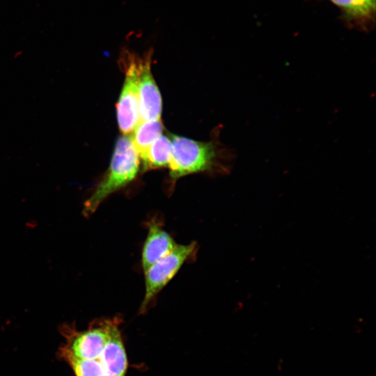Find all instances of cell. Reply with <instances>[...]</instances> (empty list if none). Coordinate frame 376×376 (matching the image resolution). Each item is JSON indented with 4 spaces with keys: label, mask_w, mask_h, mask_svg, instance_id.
<instances>
[{
    "label": "cell",
    "mask_w": 376,
    "mask_h": 376,
    "mask_svg": "<svg viewBox=\"0 0 376 376\" xmlns=\"http://www.w3.org/2000/svg\"><path fill=\"white\" fill-rule=\"evenodd\" d=\"M177 244L158 221L152 219L148 222V234L141 254L143 272L172 251Z\"/></svg>",
    "instance_id": "52a82bcc"
},
{
    "label": "cell",
    "mask_w": 376,
    "mask_h": 376,
    "mask_svg": "<svg viewBox=\"0 0 376 376\" xmlns=\"http://www.w3.org/2000/svg\"><path fill=\"white\" fill-rule=\"evenodd\" d=\"M373 1H375V0H373Z\"/></svg>",
    "instance_id": "8fae6325"
},
{
    "label": "cell",
    "mask_w": 376,
    "mask_h": 376,
    "mask_svg": "<svg viewBox=\"0 0 376 376\" xmlns=\"http://www.w3.org/2000/svg\"><path fill=\"white\" fill-rule=\"evenodd\" d=\"M196 249L194 242L177 244L172 251L144 272L145 295L139 308L140 313H144L152 299L174 277Z\"/></svg>",
    "instance_id": "5b68a950"
},
{
    "label": "cell",
    "mask_w": 376,
    "mask_h": 376,
    "mask_svg": "<svg viewBox=\"0 0 376 376\" xmlns=\"http://www.w3.org/2000/svg\"><path fill=\"white\" fill-rule=\"evenodd\" d=\"M169 138L171 157L169 167L172 179L199 172L228 170L231 153L214 141L202 142L171 134Z\"/></svg>",
    "instance_id": "7a4b0ae2"
},
{
    "label": "cell",
    "mask_w": 376,
    "mask_h": 376,
    "mask_svg": "<svg viewBox=\"0 0 376 376\" xmlns=\"http://www.w3.org/2000/svg\"><path fill=\"white\" fill-rule=\"evenodd\" d=\"M152 52L140 58L139 72V122L160 119L162 101L157 85L151 72Z\"/></svg>",
    "instance_id": "8992f818"
},
{
    "label": "cell",
    "mask_w": 376,
    "mask_h": 376,
    "mask_svg": "<svg viewBox=\"0 0 376 376\" xmlns=\"http://www.w3.org/2000/svg\"><path fill=\"white\" fill-rule=\"evenodd\" d=\"M171 157L169 136L162 134L150 146L143 162V171L169 167Z\"/></svg>",
    "instance_id": "9c48e42d"
},
{
    "label": "cell",
    "mask_w": 376,
    "mask_h": 376,
    "mask_svg": "<svg viewBox=\"0 0 376 376\" xmlns=\"http://www.w3.org/2000/svg\"><path fill=\"white\" fill-rule=\"evenodd\" d=\"M342 10L345 15L357 23L364 24L371 20L375 14L373 0H329Z\"/></svg>",
    "instance_id": "30bf717a"
},
{
    "label": "cell",
    "mask_w": 376,
    "mask_h": 376,
    "mask_svg": "<svg viewBox=\"0 0 376 376\" xmlns=\"http://www.w3.org/2000/svg\"><path fill=\"white\" fill-rule=\"evenodd\" d=\"M164 126L160 119L152 121H141L130 136L139 159L143 161L152 143L160 136Z\"/></svg>",
    "instance_id": "ba28073f"
},
{
    "label": "cell",
    "mask_w": 376,
    "mask_h": 376,
    "mask_svg": "<svg viewBox=\"0 0 376 376\" xmlns=\"http://www.w3.org/2000/svg\"><path fill=\"white\" fill-rule=\"evenodd\" d=\"M120 61L125 77L116 104V116L120 132L123 134H129L139 123L138 84L140 58L125 50Z\"/></svg>",
    "instance_id": "277c9868"
},
{
    "label": "cell",
    "mask_w": 376,
    "mask_h": 376,
    "mask_svg": "<svg viewBox=\"0 0 376 376\" xmlns=\"http://www.w3.org/2000/svg\"><path fill=\"white\" fill-rule=\"evenodd\" d=\"M117 317L91 322L86 329L65 324L60 327L64 342L58 355L75 376H125L128 360Z\"/></svg>",
    "instance_id": "6da1fadb"
},
{
    "label": "cell",
    "mask_w": 376,
    "mask_h": 376,
    "mask_svg": "<svg viewBox=\"0 0 376 376\" xmlns=\"http://www.w3.org/2000/svg\"><path fill=\"white\" fill-rule=\"evenodd\" d=\"M140 159L128 134L119 136L115 144L109 169L91 195L84 203L82 214H93L111 194L133 181L139 171Z\"/></svg>",
    "instance_id": "3957f363"
}]
</instances>
